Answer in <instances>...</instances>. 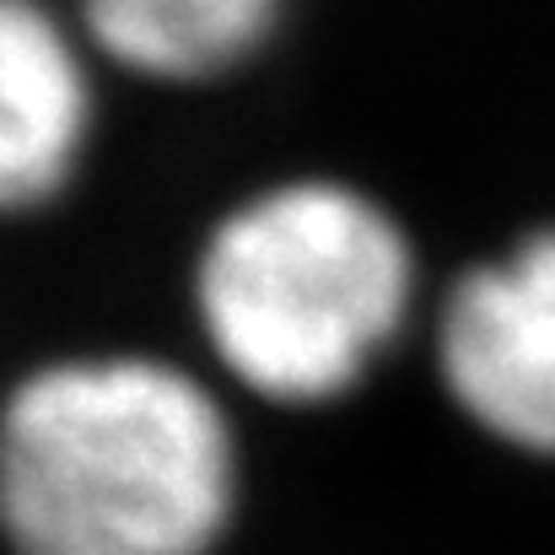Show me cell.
Returning <instances> with one entry per match:
<instances>
[{"label": "cell", "mask_w": 555, "mask_h": 555, "mask_svg": "<svg viewBox=\"0 0 555 555\" xmlns=\"http://www.w3.org/2000/svg\"><path fill=\"white\" fill-rule=\"evenodd\" d=\"M92 38L146 76H216L275 22L281 0H81Z\"/></svg>", "instance_id": "5b68a950"}, {"label": "cell", "mask_w": 555, "mask_h": 555, "mask_svg": "<svg viewBox=\"0 0 555 555\" xmlns=\"http://www.w3.org/2000/svg\"><path fill=\"white\" fill-rule=\"evenodd\" d=\"M442 372L480 426L518 448L555 453V232L453 286Z\"/></svg>", "instance_id": "3957f363"}, {"label": "cell", "mask_w": 555, "mask_h": 555, "mask_svg": "<svg viewBox=\"0 0 555 555\" xmlns=\"http://www.w3.org/2000/svg\"><path fill=\"white\" fill-rule=\"evenodd\" d=\"M87 87L60 27L33 0L0 11V189L5 205L49 199L76 168Z\"/></svg>", "instance_id": "277c9868"}, {"label": "cell", "mask_w": 555, "mask_h": 555, "mask_svg": "<svg viewBox=\"0 0 555 555\" xmlns=\"http://www.w3.org/2000/svg\"><path fill=\"white\" fill-rule=\"evenodd\" d=\"M410 302L399 227L340 184H286L232 210L199 259L216 357L264 399L313 404L351 388Z\"/></svg>", "instance_id": "7a4b0ae2"}, {"label": "cell", "mask_w": 555, "mask_h": 555, "mask_svg": "<svg viewBox=\"0 0 555 555\" xmlns=\"http://www.w3.org/2000/svg\"><path fill=\"white\" fill-rule=\"evenodd\" d=\"M0 491L16 555H205L232 507V448L184 372L65 362L11 393Z\"/></svg>", "instance_id": "6da1fadb"}]
</instances>
